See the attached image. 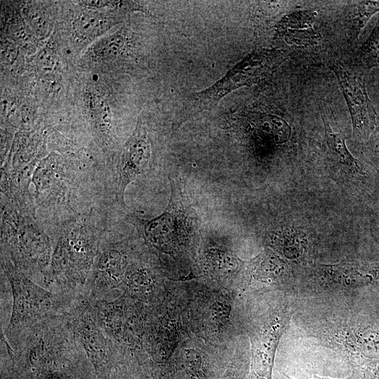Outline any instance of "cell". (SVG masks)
Here are the masks:
<instances>
[{"label": "cell", "instance_id": "obj_1", "mask_svg": "<svg viewBox=\"0 0 379 379\" xmlns=\"http://www.w3.org/2000/svg\"><path fill=\"white\" fill-rule=\"evenodd\" d=\"M32 184L39 222L49 234L64 222L105 202H113L105 190L104 164L55 152L36 167Z\"/></svg>", "mask_w": 379, "mask_h": 379}, {"label": "cell", "instance_id": "obj_19", "mask_svg": "<svg viewBox=\"0 0 379 379\" xmlns=\"http://www.w3.org/2000/svg\"><path fill=\"white\" fill-rule=\"evenodd\" d=\"M375 131L377 132V134L379 136V117L377 118L376 126L373 132Z\"/></svg>", "mask_w": 379, "mask_h": 379}, {"label": "cell", "instance_id": "obj_15", "mask_svg": "<svg viewBox=\"0 0 379 379\" xmlns=\"http://www.w3.org/2000/svg\"><path fill=\"white\" fill-rule=\"evenodd\" d=\"M29 22L33 28L39 34H43L47 29L46 20L44 15L37 11L29 12Z\"/></svg>", "mask_w": 379, "mask_h": 379}, {"label": "cell", "instance_id": "obj_8", "mask_svg": "<svg viewBox=\"0 0 379 379\" xmlns=\"http://www.w3.org/2000/svg\"><path fill=\"white\" fill-rule=\"evenodd\" d=\"M314 15L304 11L288 15L278 25L277 32L290 45L305 46L317 42L320 34L313 27Z\"/></svg>", "mask_w": 379, "mask_h": 379}, {"label": "cell", "instance_id": "obj_7", "mask_svg": "<svg viewBox=\"0 0 379 379\" xmlns=\"http://www.w3.org/2000/svg\"><path fill=\"white\" fill-rule=\"evenodd\" d=\"M286 318H276L251 338V363L247 379H272L279 341L287 326Z\"/></svg>", "mask_w": 379, "mask_h": 379}, {"label": "cell", "instance_id": "obj_18", "mask_svg": "<svg viewBox=\"0 0 379 379\" xmlns=\"http://www.w3.org/2000/svg\"><path fill=\"white\" fill-rule=\"evenodd\" d=\"M222 379H236V378L235 377H234V372L229 371L225 375Z\"/></svg>", "mask_w": 379, "mask_h": 379}, {"label": "cell", "instance_id": "obj_9", "mask_svg": "<svg viewBox=\"0 0 379 379\" xmlns=\"http://www.w3.org/2000/svg\"><path fill=\"white\" fill-rule=\"evenodd\" d=\"M89 112L93 128L102 139H109L112 128V114L105 99L98 92L91 90L87 94Z\"/></svg>", "mask_w": 379, "mask_h": 379}, {"label": "cell", "instance_id": "obj_2", "mask_svg": "<svg viewBox=\"0 0 379 379\" xmlns=\"http://www.w3.org/2000/svg\"><path fill=\"white\" fill-rule=\"evenodd\" d=\"M111 202L93 207L53 230V241L46 288L77 297L85 284L110 227ZM53 292V291H52Z\"/></svg>", "mask_w": 379, "mask_h": 379}, {"label": "cell", "instance_id": "obj_3", "mask_svg": "<svg viewBox=\"0 0 379 379\" xmlns=\"http://www.w3.org/2000/svg\"><path fill=\"white\" fill-rule=\"evenodd\" d=\"M53 241L36 218L1 195V260L46 288Z\"/></svg>", "mask_w": 379, "mask_h": 379}, {"label": "cell", "instance_id": "obj_13", "mask_svg": "<svg viewBox=\"0 0 379 379\" xmlns=\"http://www.w3.org/2000/svg\"><path fill=\"white\" fill-rule=\"evenodd\" d=\"M126 39L121 32H114L100 39L93 46L94 53L100 58L120 55L125 48Z\"/></svg>", "mask_w": 379, "mask_h": 379}, {"label": "cell", "instance_id": "obj_6", "mask_svg": "<svg viewBox=\"0 0 379 379\" xmlns=\"http://www.w3.org/2000/svg\"><path fill=\"white\" fill-rule=\"evenodd\" d=\"M350 114L356 139L366 141L372 135L378 115L366 91L362 77L339 62L332 65Z\"/></svg>", "mask_w": 379, "mask_h": 379}, {"label": "cell", "instance_id": "obj_12", "mask_svg": "<svg viewBox=\"0 0 379 379\" xmlns=\"http://www.w3.org/2000/svg\"><path fill=\"white\" fill-rule=\"evenodd\" d=\"M356 62L361 71L368 72L379 67V18L356 54Z\"/></svg>", "mask_w": 379, "mask_h": 379}, {"label": "cell", "instance_id": "obj_14", "mask_svg": "<svg viewBox=\"0 0 379 379\" xmlns=\"http://www.w3.org/2000/svg\"><path fill=\"white\" fill-rule=\"evenodd\" d=\"M379 12V1H360L355 4L352 15V29L357 37L368 20Z\"/></svg>", "mask_w": 379, "mask_h": 379}, {"label": "cell", "instance_id": "obj_10", "mask_svg": "<svg viewBox=\"0 0 379 379\" xmlns=\"http://www.w3.org/2000/svg\"><path fill=\"white\" fill-rule=\"evenodd\" d=\"M322 119L325 129L326 141L331 154L338 163L347 167L350 170L361 173L362 168L361 164L349 152L344 138L333 131L326 117H323Z\"/></svg>", "mask_w": 379, "mask_h": 379}, {"label": "cell", "instance_id": "obj_11", "mask_svg": "<svg viewBox=\"0 0 379 379\" xmlns=\"http://www.w3.org/2000/svg\"><path fill=\"white\" fill-rule=\"evenodd\" d=\"M112 25V20L98 13L85 12L74 21V29L77 36L91 39L100 35Z\"/></svg>", "mask_w": 379, "mask_h": 379}, {"label": "cell", "instance_id": "obj_5", "mask_svg": "<svg viewBox=\"0 0 379 379\" xmlns=\"http://www.w3.org/2000/svg\"><path fill=\"white\" fill-rule=\"evenodd\" d=\"M284 59L285 53L279 50L260 49L253 51L213 86L190 96L181 109L180 119L185 121L212 108L222 97L234 90L258 83Z\"/></svg>", "mask_w": 379, "mask_h": 379}, {"label": "cell", "instance_id": "obj_17", "mask_svg": "<svg viewBox=\"0 0 379 379\" xmlns=\"http://www.w3.org/2000/svg\"><path fill=\"white\" fill-rule=\"evenodd\" d=\"M284 375L285 376V378L286 379H294L293 378L289 377L288 375H287L286 374H284ZM310 379H336V378H328V377H321V376H318L317 375H314V377L312 378H310ZM340 379H359V378L357 374L353 373L349 377H347V378H340Z\"/></svg>", "mask_w": 379, "mask_h": 379}, {"label": "cell", "instance_id": "obj_16", "mask_svg": "<svg viewBox=\"0 0 379 379\" xmlns=\"http://www.w3.org/2000/svg\"><path fill=\"white\" fill-rule=\"evenodd\" d=\"M81 3L91 8H100L107 6H117L118 1H82Z\"/></svg>", "mask_w": 379, "mask_h": 379}, {"label": "cell", "instance_id": "obj_4", "mask_svg": "<svg viewBox=\"0 0 379 379\" xmlns=\"http://www.w3.org/2000/svg\"><path fill=\"white\" fill-rule=\"evenodd\" d=\"M1 270L10 284L13 297L10 320L6 330L7 340L15 345L22 334L51 318L63 314L76 298L54 293L1 260ZM73 297V296H72Z\"/></svg>", "mask_w": 379, "mask_h": 379}]
</instances>
